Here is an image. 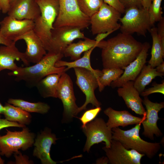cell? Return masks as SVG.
<instances>
[{
	"label": "cell",
	"mask_w": 164,
	"mask_h": 164,
	"mask_svg": "<svg viewBox=\"0 0 164 164\" xmlns=\"http://www.w3.org/2000/svg\"><path fill=\"white\" fill-rule=\"evenodd\" d=\"M143 43L131 34L120 33L106 41L101 49L104 68H117L124 70L137 57Z\"/></svg>",
	"instance_id": "1"
},
{
	"label": "cell",
	"mask_w": 164,
	"mask_h": 164,
	"mask_svg": "<svg viewBox=\"0 0 164 164\" xmlns=\"http://www.w3.org/2000/svg\"><path fill=\"white\" fill-rule=\"evenodd\" d=\"M64 56L62 53L48 52L38 62L32 66L18 67L9 73V76L15 77L17 81L23 80L30 87L36 86L46 76L52 74L62 75L66 71L65 67H56V63Z\"/></svg>",
	"instance_id": "2"
},
{
	"label": "cell",
	"mask_w": 164,
	"mask_h": 164,
	"mask_svg": "<svg viewBox=\"0 0 164 164\" xmlns=\"http://www.w3.org/2000/svg\"><path fill=\"white\" fill-rule=\"evenodd\" d=\"M141 124H136L134 127L127 130L118 127L112 128V139L119 141L127 149L134 150L149 159H152L160 150V143L148 142L142 139L139 134Z\"/></svg>",
	"instance_id": "3"
},
{
	"label": "cell",
	"mask_w": 164,
	"mask_h": 164,
	"mask_svg": "<svg viewBox=\"0 0 164 164\" xmlns=\"http://www.w3.org/2000/svg\"><path fill=\"white\" fill-rule=\"evenodd\" d=\"M41 12L40 15L34 22L33 31L39 37L47 51L51 30L59 9V0H36Z\"/></svg>",
	"instance_id": "4"
},
{
	"label": "cell",
	"mask_w": 164,
	"mask_h": 164,
	"mask_svg": "<svg viewBox=\"0 0 164 164\" xmlns=\"http://www.w3.org/2000/svg\"><path fill=\"white\" fill-rule=\"evenodd\" d=\"M59 9L54 28L68 26L81 29L90 25V18L80 10L76 0H59Z\"/></svg>",
	"instance_id": "5"
},
{
	"label": "cell",
	"mask_w": 164,
	"mask_h": 164,
	"mask_svg": "<svg viewBox=\"0 0 164 164\" xmlns=\"http://www.w3.org/2000/svg\"><path fill=\"white\" fill-rule=\"evenodd\" d=\"M124 16L119 21L121 33L131 35L134 33L146 37L152 27L150 22L148 9L143 7H132L125 9Z\"/></svg>",
	"instance_id": "6"
},
{
	"label": "cell",
	"mask_w": 164,
	"mask_h": 164,
	"mask_svg": "<svg viewBox=\"0 0 164 164\" xmlns=\"http://www.w3.org/2000/svg\"><path fill=\"white\" fill-rule=\"evenodd\" d=\"M6 134L0 135V151L1 155L9 158L19 149L25 151L34 142V134L24 127L20 131L12 132L6 129Z\"/></svg>",
	"instance_id": "7"
},
{
	"label": "cell",
	"mask_w": 164,
	"mask_h": 164,
	"mask_svg": "<svg viewBox=\"0 0 164 164\" xmlns=\"http://www.w3.org/2000/svg\"><path fill=\"white\" fill-rule=\"evenodd\" d=\"M121 14L104 2L98 11L90 17L91 31L93 35L120 29L118 23Z\"/></svg>",
	"instance_id": "8"
},
{
	"label": "cell",
	"mask_w": 164,
	"mask_h": 164,
	"mask_svg": "<svg viewBox=\"0 0 164 164\" xmlns=\"http://www.w3.org/2000/svg\"><path fill=\"white\" fill-rule=\"evenodd\" d=\"M73 69L76 77V84L86 96L84 103L78 108L77 114L86 109L89 104H91L96 107H100L101 104L97 99L94 93L95 90L98 87L97 80L95 75L85 68L75 67Z\"/></svg>",
	"instance_id": "9"
},
{
	"label": "cell",
	"mask_w": 164,
	"mask_h": 164,
	"mask_svg": "<svg viewBox=\"0 0 164 164\" xmlns=\"http://www.w3.org/2000/svg\"><path fill=\"white\" fill-rule=\"evenodd\" d=\"M81 29L68 26L54 28L51 31V38L47 50L48 52L63 54L67 47L76 39L86 37Z\"/></svg>",
	"instance_id": "10"
},
{
	"label": "cell",
	"mask_w": 164,
	"mask_h": 164,
	"mask_svg": "<svg viewBox=\"0 0 164 164\" xmlns=\"http://www.w3.org/2000/svg\"><path fill=\"white\" fill-rule=\"evenodd\" d=\"M82 129L87 137L84 152H89L91 147L94 145L102 142H105L106 147H110L112 139V131L108 127L102 118L95 119Z\"/></svg>",
	"instance_id": "11"
},
{
	"label": "cell",
	"mask_w": 164,
	"mask_h": 164,
	"mask_svg": "<svg viewBox=\"0 0 164 164\" xmlns=\"http://www.w3.org/2000/svg\"><path fill=\"white\" fill-rule=\"evenodd\" d=\"M111 164H140L145 155L133 150L126 149L119 141L112 139L110 147H103Z\"/></svg>",
	"instance_id": "12"
},
{
	"label": "cell",
	"mask_w": 164,
	"mask_h": 164,
	"mask_svg": "<svg viewBox=\"0 0 164 164\" xmlns=\"http://www.w3.org/2000/svg\"><path fill=\"white\" fill-rule=\"evenodd\" d=\"M57 98L61 100L63 106L65 118H71L77 114L78 107L76 103L72 81L66 73L61 75L59 80Z\"/></svg>",
	"instance_id": "13"
},
{
	"label": "cell",
	"mask_w": 164,
	"mask_h": 164,
	"mask_svg": "<svg viewBox=\"0 0 164 164\" xmlns=\"http://www.w3.org/2000/svg\"><path fill=\"white\" fill-rule=\"evenodd\" d=\"M142 103L145 106L146 110V118L142 123L144 129L142 134L145 137L154 140V135L158 137L162 135L157 126V122L160 119L158 113L164 108V102H153L147 97H145Z\"/></svg>",
	"instance_id": "14"
},
{
	"label": "cell",
	"mask_w": 164,
	"mask_h": 164,
	"mask_svg": "<svg viewBox=\"0 0 164 164\" xmlns=\"http://www.w3.org/2000/svg\"><path fill=\"white\" fill-rule=\"evenodd\" d=\"M34 26L33 21L19 20L8 15L0 22V32L5 38L16 43L19 37L33 30Z\"/></svg>",
	"instance_id": "15"
},
{
	"label": "cell",
	"mask_w": 164,
	"mask_h": 164,
	"mask_svg": "<svg viewBox=\"0 0 164 164\" xmlns=\"http://www.w3.org/2000/svg\"><path fill=\"white\" fill-rule=\"evenodd\" d=\"M150 47L148 42L143 43L142 50L136 58L125 68L123 73L118 79L111 83L110 86L112 88L119 87L128 81L135 80L146 63Z\"/></svg>",
	"instance_id": "16"
},
{
	"label": "cell",
	"mask_w": 164,
	"mask_h": 164,
	"mask_svg": "<svg viewBox=\"0 0 164 164\" xmlns=\"http://www.w3.org/2000/svg\"><path fill=\"white\" fill-rule=\"evenodd\" d=\"M8 15L15 19L34 21L41 15L36 0H15L10 3Z\"/></svg>",
	"instance_id": "17"
},
{
	"label": "cell",
	"mask_w": 164,
	"mask_h": 164,
	"mask_svg": "<svg viewBox=\"0 0 164 164\" xmlns=\"http://www.w3.org/2000/svg\"><path fill=\"white\" fill-rule=\"evenodd\" d=\"M57 139L56 135L50 129H45L39 134L34 143L33 156L40 159L43 164H56L50 157V151L53 144L56 143Z\"/></svg>",
	"instance_id": "18"
},
{
	"label": "cell",
	"mask_w": 164,
	"mask_h": 164,
	"mask_svg": "<svg viewBox=\"0 0 164 164\" xmlns=\"http://www.w3.org/2000/svg\"><path fill=\"white\" fill-rule=\"evenodd\" d=\"M20 40H24L26 44V48L24 53L29 63H37L46 54L42 42L33 30L19 37L17 41Z\"/></svg>",
	"instance_id": "19"
},
{
	"label": "cell",
	"mask_w": 164,
	"mask_h": 164,
	"mask_svg": "<svg viewBox=\"0 0 164 164\" xmlns=\"http://www.w3.org/2000/svg\"><path fill=\"white\" fill-rule=\"evenodd\" d=\"M117 91L118 95L122 97L128 108L136 114L146 115V110L142 105L143 100L134 86V81H129L125 83L118 88Z\"/></svg>",
	"instance_id": "20"
},
{
	"label": "cell",
	"mask_w": 164,
	"mask_h": 164,
	"mask_svg": "<svg viewBox=\"0 0 164 164\" xmlns=\"http://www.w3.org/2000/svg\"><path fill=\"white\" fill-rule=\"evenodd\" d=\"M14 43L9 46H0V71L7 69L14 71L18 68L15 61L21 60L26 66L29 63L26 60L24 53L20 52Z\"/></svg>",
	"instance_id": "21"
},
{
	"label": "cell",
	"mask_w": 164,
	"mask_h": 164,
	"mask_svg": "<svg viewBox=\"0 0 164 164\" xmlns=\"http://www.w3.org/2000/svg\"><path fill=\"white\" fill-rule=\"evenodd\" d=\"M104 113L108 117L106 123L108 127L110 129L122 126L124 127L130 125L142 123L146 118V115L142 118L133 115L128 111H118L109 107L104 111Z\"/></svg>",
	"instance_id": "22"
},
{
	"label": "cell",
	"mask_w": 164,
	"mask_h": 164,
	"mask_svg": "<svg viewBox=\"0 0 164 164\" xmlns=\"http://www.w3.org/2000/svg\"><path fill=\"white\" fill-rule=\"evenodd\" d=\"M103 44L104 40L97 43L95 40L86 37L84 40L72 43L68 45L64 51V56L70 57L71 60L74 61L80 58L82 53L92 48L97 47L101 49Z\"/></svg>",
	"instance_id": "23"
},
{
	"label": "cell",
	"mask_w": 164,
	"mask_h": 164,
	"mask_svg": "<svg viewBox=\"0 0 164 164\" xmlns=\"http://www.w3.org/2000/svg\"><path fill=\"white\" fill-rule=\"evenodd\" d=\"M95 48L93 47L84 52L82 57L73 61L72 62H67L59 60L55 63L56 67H65L66 71L72 68L80 67L86 69L91 72L97 79L102 73V71L99 70H95L92 68L91 66L90 62L91 54L93 50Z\"/></svg>",
	"instance_id": "24"
},
{
	"label": "cell",
	"mask_w": 164,
	"mask_h": 164,
	"mask_svg": "<svg viewBox=\"0 0 164 164\" xmlns=\"http://www.w3.org/2000/svg\"><path fill=\"white\" fill-rule=\"evenodd\" d=\"M60 74L49 75L40 80L36 85L37 90L43 97L57 98V90Z\"/></svg>",
	"instance_id": "25"
},
{
	"label": "cell",
	"mask_w": 164,
	"mask_h": 164,
	"mask_svg": "<svg viewBox=\"0 0 164 164\" xmlns=\"http://www.w3.org/2000/svg\"><path fill=\"white\" fill-rule=\"evenodd\" d=\"M149 32L152 37V44L151 57L148 63L152 67L155 68L164 62V45L162 44L158 36L157 27H152Z\"/></svg>",
	"instance_id": "26"
},
{
	"label": "cell",
	"mask_w": 164,
	"mask_h": 164,
	"mask_svg": "<svg viewBox=\"0 0 164 164\" xmlns=\"http://www.w3.org/2000/svg\"><path fill=\"white\" fill-rule=\"evenodd\" d=\"M164 73L158 72L155 68L149 64L144 65L139 74L134 81V86L139 94L143 91L156 77H162Z\"/></svg>",
	"instance_id": "27"
},
{
	"label": "cell",
	"mask_w": 164,
	"mask_h": 164,
	"mask_svg": "<svg viewBox=\"0 0 164 164\" xmlns=\"http://www.w3.org/2000/svg\"><path fill=\"white\" fill-rule=\"evenodd\" d=\"M4 107L3 114L7 120L24 125L30 123L32 117L29 112L8 103Z\"/></svg>",
	"instance_id": "28"
},
{
	"label": "cell",
	"mask_w": 164,
	"mask_h": 164,
	"mask_svg": "<svg viewBox=\"0 0 164 164\" xmlns=\"http://www.w3.org/2000/svg\"><path fill=\"white\" fill-rule=\"evenodd\" d=\"M8 103L29 112L44 114L47 113L50 108L47 104L44 102L32 103L21 99L10 98Z\"/></svg>",
	"instance_id": "29"
},
{
	"label": "cell",
	"mask_w": 164,
	"mask_h": 164,
	"mask_svg": "<svg viewBox=\"0 0 164 164\" xmlns=\"http://www.w3.org/2000/svg\"><path fill=\"white\" fill-rule=\"evenodd\" d=\"M102 73L97 79L99 90L101 92L107 86H110L111 83L117 80L124 72V70L117 68H104Z\"/></svg>",
	"instance_id": "30"
},
{
	"label": "cell",
	"mask_w": 164,
	"mask_h": 164,
	"mask_svg": "<svg viewBox=\"0 0 164 164\" xmlns=\"http://www.w3.org/2000/svg\"><path fill=\"white\" fill-rule=\"evenodd\" d=\"M76 1L81 12L90 18L98 11L104 2L103 0Z\"/></svg>",
	"instance_id": "31"
},
{
	"label": "cell",
	"mask_w": 164,
	"mask_h": 164,
	"mask_svg": "<svg viewBox=\"0 0 164 164\" xmlns=\"http://www.w3.org/2000/svg\"><path fill=\"white\" fill-rule=\"evenodd\" d=\"M162 0H152L149 9L150 23L154 26L155 22H159L163 18V12L161 7Z\"/></svg>",
	"instance_id": "32"
},
{
	"label": "cell",
	"mask_w": 164,
	"mask_h": 164,
	"mask_svg": "<svg viewBox=\"0 0 164 164\" xmlns=\"http://www.w3.org/2000/svg\"><path fill=\"white\" fill-rule=\"evenodd\" d=\"M101 110L100 107L87 110L79 119L82 124L81 128H84L88 123L93 121Z\"/></svg>",
	"instance_id": "33"
},
{
	"label": "cell",
	"mask_w": 164,
	"mask_h": 164,
	"mask_svg": "<svg viewBox=\"0 0 164 164\" xmlns=\"http://www.w3.org/2000/svg\"><path fill=\"white\" fill-rule=\"evenodd\" d=\"M152 87L145 90L140 94L144 97H147L150 94L154 93H160L164 94V81L160 84H157L155 83L153 84Z\"/></svg>",
	"instance_id": "34"
},
{
	"label": "cell",
	"mask_w": 164,
	"mask_h": 164,
	"mask_svg": "<svg viewBox=\"0 0 164 164\" xmlns=\"http://www.w3.org/2000/svg\"><path fill=\"white\" fill-rule=\"evenodd\" d=\"M15 159L14 164H32L33 162L29 160L28 157L26 155H23L19 151L14 153Z\"/></svg>",
	"instance_id": "35"
},
{
	"label": "cell",
	"mask_w": 164,
	"mask_h": 164,
	"mask_svg": "<svg viewBox=\"0 0 164 164\" xmlns=\"http://www.w3.org/2000/svg\"><path fill=\"white\" fill-rule=\"evenodd\" d=\"M104 3L112 7L121 14H123L125 8L120 2L119 0H103Z\"/></svg>",
	"instance_id": "36"
},
{
	"label": "cell",
	"mask_w": 164,
	"mask_h": 164,
	"mask_svg": "<svg viewBox=\"0 0 164 164\" xmlns=\"http://www.w3.org/2000/svg\"><path fill=\"white\" fill-rule=\"evenodd\" d=\"M125 9L132 7H143L142 0H119Z\"/></svg>",
	"instance_id": "37"
},
{
	"label": "cell",
	"mask_w": 164,
	"mask_h": 164,
	"mask_svg": "<svg viewBox=\"0 0 164 164\" xmlns=\"http://www.w3.org/2000/svg\"><path fill=\"white\" fill-rule=\"evenodd\" d=\"M12 127L23 128L25 127V125L17 122L8 121L6 119L1 118L0 117V131L4 128Z\"/></svg>",
	"instance_id": "38"
},
{
	"label": "cell",
	"mask_w": 164,
	"mask_h": 164,
	"mask_svg": "<svg viewBox=\"0 0 164 164\" xmlns=\"http://www.w3.org/2000/svg\"><path fill=\"white\" fill-rule=\"evenodd\" d=\"M157 27V33L162 44L164 45V18L159 21Z\"/></svg>",
	"instance_id": "39"
},
{
	"label": "cell",
	"mask_w": 164,
	"mask_h": 164,
	"mask_svg": "<svg viewBox=\"0 0 164 164\" xmlns=\"http://www.w3.org/2000/svg\"><path fill=\"white\" fill-rule=\"evenodd\" d=\"M0 6L2 13H7L10 7V4L8 0H0Z\"/></svg>",
	"instance_id": "40"
},
{
	"label": "cell",
	"mask_w": 164,
	"mask_h": 164,
	"mask_svg": "<svg viewBox=\"0 0 164 164\" xmlns=\"http://www.w3.org/2000/svg\"><path fill=\"white\" fill-rule=\"evenodd\" d=\"M114 32V31L98 34L95 38L94 40L97 43H99L107 37L110 34Z\"/></svg>",
	"instance_id": "41"
},
{
	"label": "cell",
	"mask_w": 164,
	"mask_h": 164,
	"mask_svg": "<svg viewBox=\"0 0 164 164\" xmlns=\"http://www.w3.org/2000/svg\"><path fill=\"white\" fill-rule=\"evenodd\" d=\"M14 43L15 42L8 39L4 37L0 32V44L5 46H9Z\"/></svg>",
	"instance_id": "42"
},
{
	"label": "cell",
	"mask_w": 164,
	"mask_h": 164,
	"mask_svg": "<svg viewBox=\"0 0 164 164\" xmlns=\"http://www.w3.org/2000/svg\"><path fill=\"white\" fill-rule=\"evenodd\" d=\"M109 160L107 157H103L98 159L96 161V164H108Z\"/></svg>",
	"instance_id": "43"
},
{
	"label": "cell",
	"mask_w": 164,
	"mask_h": 164,
	"mask_svg": "<svg viewBox=\"0 0 164 164\" xmlns=\"http://www.w3.org/2000/svg\"><path fill=\"white\" fill-rule=\"evenodd\" d=\"M152 0H142V5L143 8L148 9Z\"/></svg>",
	"instance_id": "44"
},
{
	"label": "cell",
	"mask_w": 164,
	"mask_h": 164,
	"mask_svg": "<svg viewBox=\"0 0 164 164\" xmlns=\"http://www.w3.org/2000/svg\"><path fill=\"white\" fill-rule=\"evenodd\" d=\"M156 67V69L158 72L162 73H164V62L159 64Z\"/></svg>",
	"instance_id": "45"
},
{
	"label": "cell",
	"mask_w": 164,
	"mask_h": 164,
	"mask_svg": "<svg viewBox=\"0 0 164 164\" xmlns=\"http://www.w3.org/2000/svg\"><path fill=\"white\" fill-rule=\"evenodd\" d=\"M4 110V107L2 104L0 102V115L1 114H3Z\"/></svg>",
	"instance_id": "46"
},
{
	"label": "cell",
	"mask_w": 164,
	"mask_h": 164,
	"mask_svg": "<svg viewBox=\"0 0 164 164\" xmlns=\"http://www.w3.org/2000/svg\"><path fill=\"white\" fill-rule=\"evenodd\" d=\"M1 155L0 151V164H3L4 163L5 161L1 158Z\"/></svg>",
	"instance_id": "47"
},
{
	"label": "cell",
	"mask_w": 164,
	"mask_h": 164,
	"mask_svg": "<svg viewBox=\"0 0 164 164\" xmlns=\"http://www.w3.org/2000/svg\"><path fill=\"white\" fill-rule=\"evenodd\" d=\"M15 0H8L9 4Z\"/></svg>",
	"instance_id": "48"
},
{
	"label": "cell",
	"mask_w": 164,
	"mask_h": 164,
	"mask_svg": "<svg viewBox=\"0 0 164 164\" xmlns=\"http://www.w3.org/2000/svg\"><path fill=\"white\" fill-rule=\"evenodd\" d=\"M1 7L0 6V12H1Z\"/></svg>",
	"instance_id": "49"
}]
</instances>
